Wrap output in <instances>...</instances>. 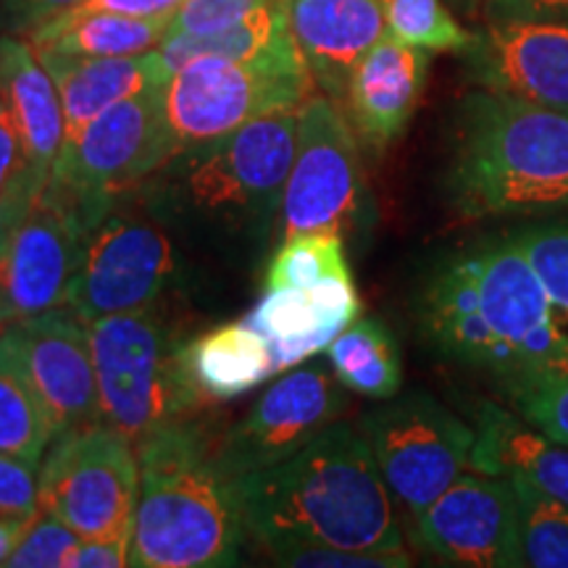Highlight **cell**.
<instances>
[{
	"instance_id": "11",
	"label": "cell",
	"mask_w": 568,
	"mask_h": 568,
	"mask_svg": "<svg viewBox=\"0 0 568 568\" xmlns=\"http://www.w3.org/2000/svg\"><path fill=\"white\" fill-rule=\"evenodd\" d=\"M305 63H245L201 55L166 82V122L174 151L184 153L232 134L274 109H293L311 95Z\"/></svg>"
},
{
	"instance_id": "17",
	"label": "cell",
	"mask_w": 568,
	"mask_h": 568,
	"mask_svg": "<svg viewBox=\"0 0 568 568\" xmlns=\"http://www.w3.org/2000/svg\"><path fill=\"white\" fill-rule=\"evenodd\" d=\"M464 59L481 90L568 116V19L487 21Z\"/></svg>"
},
{
	"instance_id": "3",
	"label": "cell",
	"mask_w": 568,
	"mask_h": 568,
	"mask_svg": "<svg viewBox=\"0 0 568 568\" xmlns=\"http://www.w3.org/2000/svg\"><path fill=\"white\" fill-rule=\"evenodd\" d=\"M297 109H274L226 138L176 153L138 190L166 230L219 251H258L282 213Z\"/></svg>"
},
{
	"instance_id": "28",
	"label": "cell",
	"mask_w": 568,
	"mask_h": 568,
	"mask_svg": "<svg viewBox=\"0 0 568 568\" xmlns=\"http://www.w3.org/2000/svg\"><path fill=\"white\" fill-rule=\"evenodd\" d=\"M53 439L51 416L0 339V453L40 466Z\"/></svg>"
},
{
	"instance_id": "26",
	"label": "cell",
	"mask_w": 568,
	"mask_h": 568,
	"mask_svg": "<svg viewBox=\"0 0 568 568\" xmlns=\"http://www.w3.org/2000/svg\"><path fill=\"white\" fill-rule=\"evenodd\" d=\"M174 17H124L111 11H63L27 34L38 51L67 55H140L161 48Z\"/></svg>"
},
{
	"instance_id": "36",
	"label": "cell",
	"mask_w": 568,
	"mask_h": 568,
	"mask_svg": "<svg viewBox=\"0 0 568 568\" xmlns=\"http://www.w3.org/2000/svg\"><path fill=\"white\" fill-rule=\"evenodd\" d=\"M510 406L545 437L568 445V372L537 382L514 395Z\"/></svg>"
},
{
	"instance_id": "4",
	"label": "cell",
	"mask_w": 568,
	"mask_h": 568,
	"mask_svg": "<svg viewBox=\"0 0 568 568\" xmlns=\"http://www.w3.org/2000/svg\"><path fill=\"white\" fill-rule=\"evenodd\" d=\"M445 190L460 216L568 209V116L489 90L453 113Z\"/></svg>"
},
{
	"instance_id": "23",
	"label": "cell",
	"mask_w": 568,
	"mask_h": 568,
	"mask_svg": "<svg viewBox=\"0 0 568 568\" xmlns=\"http://www.w3.org/2000/svg\"><path fill=\"white\" fill-rule=\"evenodd\" d=\"M42 67L51 71L63 105V140L80 134L84 124L101 116L113 103L153 84L169 82L159 51L140 55H67L38 51Z\"/></svg>"
},
{
	"instance_id": "38",
	"label": "cell",
	"mask_w": 568,
	"mask_h": 568,
	"mask_svg": "<svg viewBox=\"0 0 568 568\" xmlns=\"http://www.w3.org/2000/svg\"><path fill=\"white\" fill-rule=\"evenodd\" d=\"M38 466L0 453V518H32L40 510Z\"/></svg>"
},
{
	"instance_id": "1",
	"label": "cell",
	"mask_w": 568,
	"mask_h": 568,
	"mask_svg": "<svg viewBox=\"0 0 568 568\" xmlns=\"http://www.w3.org/2000/svg\"><path fill=\"white\" fill-rule=\"evenodd\" d=\"M416 316L432 351L489 376L508 400L568 372V329L508 232L445 255Z\"/></svg>"
},
{
	"instance_id": "5",
	"label": "cell",
	"mask_w": 568,
	"mask_h": 568,
	"mask_svg": "<svg viewBox=\"0 0 568 568\" xmlns=\"http://www.w3.org/2000/svg\"><path fill=\"white\" fill-rule=\"evenodd\" d=\"M216 435L187 416L138 445L140 495L130 566L222 568L240 560L245 527L232 481L213 458Z\"/></svg>"
},
{
	"instance_id": "14",
	"label": "cell",
	"mask_w": 568,
	"mask_h": 568,
	"mask_svg": "<svg viewBox=\"0 0 568 568\" xmlns=\"http://www.w3.org/2000/svg\"><path fill=\"white\" fill-rule=\"evenodd\" d=\"M0 339L45 406L55 437L103 422L90 322L80 311L67 303L55 305L3 326Z\"/></svg>"
},
{
	"instance_id": "44",
	"label": "cell",
	"mask_w": 568,
	"mask_h": 568,
	"mask_svg": "<svg viewBox=\"0 0 568 568\" xmlns=\"http://www.w3.org/2000/svg\"><path fill=\"white\" fill-rule=\"evenodd\" d=\"M453 3H456L464 13H468V17H474V13L481 9V3H485V0H453Z\"/></svg>"
},
{
	"instance_id": "18",
	"label": "cell",
	"mask_w": 568,
	"mask_h": 568,
	"mask_svg": "<svg viewBox=\"0 0 568 568\" xmlns=\"http://www.w3.org/2000/svg\"><path fill=\"white\" fill-rule=\"evenodd\" d=\"M361 301L353 276H332L311 287L266 290L245 322L272 347L274 374L314 358L358 318Z\"/></svg>"
},
{
	"instance_id": "30",
	"label": "cell",
	"mask_w": 568,
	"mask_h": 568,
	"mask_svg": "<svg viewBox=\"0 0 568 568\" xmlns=\"http://www.w3.org/2000/svg\"><path fill=\"white\" fill-rule=\"evenodd\" d=\"M353 276L345 255V234L335 230L301 232L282 240L266 272V290L311 287V284Z\"/></svg>"
},
{
	"instance_id": "24",
	"label": "cell",
	"mask_w": 568,
	"mask_h": 568,
	"mask_svg": "<svg viewBox=\"0 0 568 568\" xmlns=\"http://www.w3.org/2000/svg\"><path fill=\"white\" fill-rule=\"evenodd\" d=\"M159 53L169 77L201 55H222L245 63H305L290 30L287 0H272L222 32L166 34Z\"/></svg>"
},
{
	"instance_id": "25",
	"label": "cell",
	"mask_w": 568,
	"mask_h": 568,
	"mask_svg": "<svg viewBox=\"0 0 568 568\" xmlns=\"http://www.w3.org/2000/svg\"><path fill=\"white\" fill-rule=\"evenodd\" d=\"M187 372L209 403L232 400L274 374L272 347L247 322L203 332L184 345Z\"/></svg>"
},
{
	"instance_id": "29",
	"label": "cell",
	"mask_w": 568,
	"mask_h": 568,
	"mask_svg": "<svg viewBox=\"0 0 568 568\" xmlns=\"http://www.w3.org/2000/svg\"><path fill=\"white\" fill-rule=\"evenodd\" d=\"M518 506L524 566L568 568V506L524 479H510Z\"/></svg>"
},
{
	"instance_id": "21",
	"label": "cell",
	"mask_w": 568,
	"mask_h": 568,
	"mask_svg": "<svg viewBox=\"0 0 568 568\" xmlns=\"http://www.w3.org/2000/svg\"><path fill=\"white\" fill-rule=\"evenodd\" d=\"M0 95L24 145L27 187L40 203L63 145V105L51 71L27 38L0 34Z\"/></svg>"
},
{
	"instance_id": "37",
	"label": "cell",
	"mask_w": 568,
	"mask_h": 568,
	"mask_svg": "<svg viewBox=\"0 0 568 568\" xmlns=\"http://www.w3.org/2000/svg\"><path fill=\"white\" fill-rule=\"evenodd\" d=\"M272 0H184L174 13L169 34H213L243 21L247 13Z\"/></svg>"
},
{
	"instance_id": "22",
	"label": "cell",
	"mask_w": 568,
	"mask_h": 568,
	"mask_svg": "<svg viewBox=\"0 0 568 568\" xmlns=\"http://www.w3.org/2000/svg\"><path fill=\"white\" fill-rule=\"evenodd\" d=\"M474 432L471 471L524 479L568 506V445L545 437L516 410L493 400L477 403Z\"/></svg>"
},
{
	"instance_id": "16",
	"label": "cell",
	"mask_w": 568,
	"mask_h": 568,
	"mask_svg": "<svg viewBox=\"0 0 568 568\" xmlns=\"http://www.w3.org/2000/svg\"><path fill=\"white\" fill-rule=\"evenodd\" d=\"M416 545L450 566H524L514 481L468 468L414 521Z\"/></svg>"
},
{
	"instance_id": "43",
	"label": "cell",
	"mask_w": 568,
	"mask_h": 568,
	"mask_svg": "<svg viewBox=\"0 0 568 568\" xmlns=\"http://www.w3.org/2000/svg\"><path fill=\"white\" fill-rule=\"evenodd\" d=\"M30 521L32 518H0V566H6Z\"/></svg>"
},
{
	"instance_id": "33",
	"label": "cell",
	"mask_w": 568,
	"mask_h": 568,
	"mask_svg": "<svg viewBox=\"0 0 568 568\" xmlns=\"http://www.w3.org/2000/svg\"><path fill=\"white\" fill-rule=\"evenodd\" d=\"M38 201L27 187V159L19 126L0 95V230L21 222Z\"/></svg>"
},
{
	"instance_id": "19",
	"label": "cell",
	"mask_w": 568,
	"mask_h": 568,
	"mask_svg": "<svg viewBox=\"0 0 568 568\" xmlns=\"http://www.w3.org/2000/svg\"><path fill=\"white\" fill-rule=\"evenodd\" d=\"M290 30L314 84L345 105L358 61L387 34L379 0H287Z\"/></svg>"
},
{
	"instance_id": "31",
	"label": "cell",
	"mask_w": 568,
	"mask_h": 568,
	"mask_svg": "<svg viewBox=\"0 0 568 568\" xmlns=\"http://www.w3.org/2000/svg\"><path fill=\"white\" fill-rule=\"evenodd\" d=\"M385 11L387 32L424 51L464 53L474 32L464 30L445 0H379Z\"/></svg>"
},
{
	"instance_id": "8",
	"label": "cell",
	"mask_w": 568,
	"mask_h": 568,
	"mask_svg": "<svg viewBox=\"0 0 568 568\" xmlns=\"http://www.w3.org/2000/svg\"><path fill=\"white\" fill-rule=\"evenodd\" d=\"M180 282L182 261L174 240L134 193L92 230L63 303L95 322L155 305Z\"/></svg>"
},
{
	"instance_id": "35",
	"label": "cell",
	"mask_w": 568,
	"mask_h": 568,
	"mask_svg": "<svg viewBox=\"0 0 568 568\" xmlns=\"http://www.w3.org/2000/svg\"><path fill=\"white\" fill-rule=\"evenodd\" d=\"M80 535L69 529L59 518L38 510L32 521L27 524L24 535L17 548L6 560L9 568H45V566H67L71 552L80 545Z\"/></svg>"
},
{
	"instance_id": "9",
	"label": "cell",
	"mask_w": 568,
	"mask_h": 568,
	"mask_svg": "<svg viewBox=\"0 0 568 568\" xmlns=\"http://www.w3.org/2000/svg\"><path fill=\"white\" fill-rule=\"evenodd\" d=\"M40 510L82 539L132 535L140 458L130 437L98 422L63 432L40 466Z\"/></svg>"
},
{
	"instance_id": "39",
	"label": "cell",
	"mask_w": 568,
	"mask_h": 568,
	"mask_svg": "<svg viewBox=\"0 0 568 568\" xmlns=\"http://www.w3.org/2000/svg\"><path fill=\"white\" fill-rule=\"evenodd\" d=\"M82 0H0V30L30 34L59 13L74 9Z\"/></svg>"
},
{
	"instance_id": "10",
	"label": "cell",
	"mask_w": 568,
	"mask_h": 568,
	"mask_svg": "<svg viewBox=\"0 0 568 568\" xmlns=\"http://www.w3.org/2000/svg\"><path fill=\"white\" fill-rule=\"evenodd\" d=\"M358 429L410 521L468 471L477 443L474 424H466L424 389L389 397L385 406L361 416Z\"/></svg>"
},
{
	"instance_id": "41",
	"label": "cell",
	"mask_w": 568,
	"mask_h": 568,
	"mask_svg": "<svg viewBox=\"0 0 568 568\" xmlns=\"http://www.w3.org/2000/svg\"><path fill=\"white\" fill-rule=\"evenodd\" d=\"M487 21L568 19V0H485Z\"/></svg>"
},
{
	"instance_id": "13",
	"label": "cell",
	"mask_w": 568,
	"mask_h": 568,
	"mask_svg": "<svg viewBox=\"0 0 568 568\" xmlns=\"http://www.w3.org/2000/svg\"><path fill=\"white\" fill-rule=\"evenodd\" d=\"M347 408V389L335 372L308 364L274 382L245 418L216 435L213 458L219 471L234 481L264 471L295 456Z\"/></svg>"
},
{
	"instance_id": "2",
	"label": "cell",
	"mask_w": 568,
	"mask_h": 568,
	"mask_svg": "<svg viewBox=\"0 0 568 568\" xmlns=\"http://www.w3.org/2000/svg\"><path fill=\"white\" fill-rule=\"evenodd\" d=\"M245 537L408 556L395 497L364 432L329 424L295 456L232 481Z\"/></svg>"
},
{
	"instance_id": "42",
	"label": "cell",
	"mask_w": 568,
	"mask_h": 568,
	"mask_svg": "<svg viewBox=\"0 0 568 568\" xmlns=\"http://www.w3.org/2000/svg\"><path fill=\"white\" fill-rule=\"evenodd\" d=\"M184 0H82L77 3L74 13H90V11H111V13H124V17H174L180 11Z\"/></svg>"
},
{
	"instance_id": "12",
	"label": "cell",
	"mask_w": 568,
	"mask_h": 568,
	"mask_svg": "<svg viewBox=\"0 0 568 568\" xmlns=\"http://www.w3.org/2000/svg\"><path fill=\"white\" fill-rule=\"evenodd\" d=\"M368 195L358 145L339 103L308 95L297 109V142L282 195V240L301 232L339 234L366 224Z\"/></svg>"
},
{
	"instance_id": "6",
	"label": "cell",
	"mask_w": 568,
	"mask_h": 568,
	"mask_svg": "<svg viewBox=\"0 0 568 568\" xmlns=\"http://www.w3.org/2000/svg\"><path fill=\"white\" fill-rule=\"evenodd\" d=\"M161 303L90 322L103 422L138 447L161 426L209 406L187 372L184 339Z\"/></svg>"
},
{
	"instance_id": "34",
	"label": "cell",
	"mask_w": 568,
	"mask_h": 568,
	"mask_svg": "<svg viewBox=\"0 0 568 568\" xmlns=\"http://www.w3.org/2000/svg\"><path fill=\"white\" fill-rule=\"evenodd\" d=\"M276 566L301 568H406L410 556H382V552H355L332 545L301 542V539H272L261 545Z\"/></svg>"
},
{
	"instance_id": "20",
	"label": "cell",
	"mask_w": 568,
	"mask_h": 568,
	"mask_svg": "<svg viewBox=\"0 0 568 568\" xmlns=\"http://www.w3.org/2000/svg\"><path fill=\"white\" fill-rule=\"evenodd\" d=\"M429 51L385 34L358 61L351 88L347 113L368 148H387L403 138L422 101Z\"/></svg>"
},
{
	"instance_id": "40",
	"label": "cell",
	"mask_w": 568,
	"mask_h": 568,
	"mask_svg": "<svg viewBox=\"0 0 568 568\" xmlns=\"http://www.w3.org/2000/svg\"><path fill=\"white\" fill-rule=\"evenodd\" d=\"M132 535L103 537V539H80L74 552H71L67 566L77 568H116L130 566Z\"/></svg>"
},
{
	"instance_id": "27",
	"label": "cell",
	"mask_w": 568,
	"mask_h": 568,
	"mask_svg": "<svg viewBox=\"0 0 568 568\" xmlns=\"http://www.w3.org/2000/svg\"><path fill=\"white\" fill-rule=\"evenodd\" d=\"M332 372L347 393L389 400L403 387V361L393 332L379 318L353 322L326 347Z\"/></svg>"
},
{
	"instance_id": "7",
	"label": "cell",
	"mask_w": 568,
	"mask_h": 568,
	"mask_svg": "<svg viewBox=\"0 0 568 568\" xmlns=\"http://www.w3.org/2000/svg\"><path fill=\"white\" fill-rule=\"evenodd\" d=\"M163 95L166 82L153 84L113 103L84 124L80 134L63 140L42 197L69 209L95 230L113 205L138 193L176 155Z\"/></svg>"
},
{
	"instance_id": "15",
	"label": "cell",
	"mask_w": 568,
	"mask_h": 568,
	"mask_svg": "<svg viewBox=\"0 0 568 568\" xmlns=\"http://www.w3.org/2000/svg\"><path fill=\"white\" fill-rule=\"evenodd\" d=\"M90 234L80 216L45 197L0 230V329L63 305Z\"/></svg>"
},
{
	"instance_id": "32",
	"label": "cell",
	"mask_w": 568,
	"mask_h": 568,
	"mask_svg": "<svg viewBox=\"0 0 568 568\" xmlns=\"http://www.w3.org/2000/svg\"><path fill=\"white\" fill-rule=\"evenodd\" d=\"M508 237L527 255L558 314L568 318V222L516 226Z\"/></svg>"
}]
</instances>
